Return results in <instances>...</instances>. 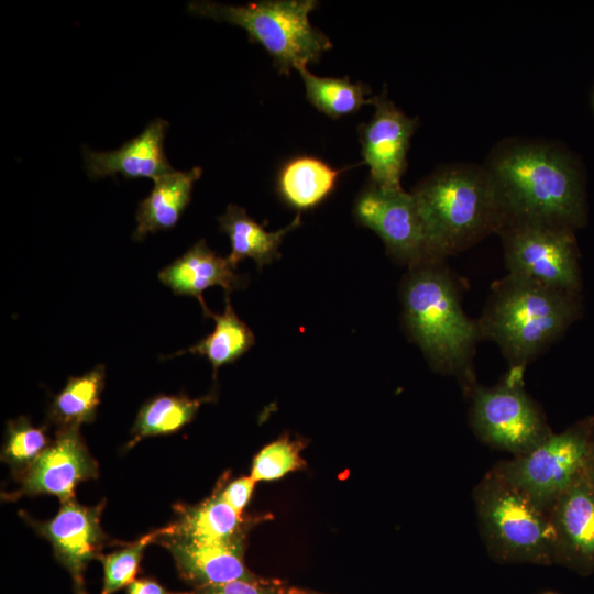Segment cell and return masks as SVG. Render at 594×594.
<instances>
[{
	"label": "cell",
	"mask_w": 594,
	"mask_h": 594,
	"mask_svg": "<svg viewBox=\"0 0 594 594\" xmlns=\"http://www.w3.org/2000/svg\"><path fill=\"white\" fill-rule=\"evenodd\" d=\"M483 167L501 200L505 226L539 222L574 230L583 223L581 173L571 155L560 147L508 141L493 151Z\"/></svg>",
	"instance_id": "1"
},
{
	"label": "cell",
	"mask_w": 594,
	"mask_h": 594,
	"mask_svg": "<svg viewBox=\"0 0 594 594\" xmlns=\"http://www.w3.org/2000/svg\"><path fill=\"white\" fill-rule=\"evenodd\" d=\"M402 302L406 329L430 365L454 376L468 397L477 384L473 356L482 336L477 320L462 308L459 285L444 260L409 268Z\"/></svg>",
	"instance_id": "2"
},
{
	"label": "cell",
	"mask_w": 594,
	"mask_h": 594,
	"mask_svg": "<svg viewBox=\"0 0 594 594\" xmlns=\"http://www.w3.org/2000/svg\"><path fill=\"white\" fill-rule=\"evenodd\" d=\"M578 308L576 294L507 274L492 286L477 323L509 369L525 371L563 334Z\"/></svg>",
	"instance_id": "3"
},
{
	"label": "cell",
	"mask_w": 594,
	"mask_h": 594,
	"mask_svg": "<svg viewBox=\"0 0 594 594\" xmlns=\"http://www.w3.org/2000/svg\"><path fill=\"white\" fill-rule=\"evenodd\" d=\"M411 193L437 260L462 252L488 234H498L506 223L494 184L483 166H447Z\"/></svg>",
	"instance_id": "4"
},
{
	"label": "cell",
	"mask_w": 594,
	"mask_h": 594,
	"mask_svg": "<svg viewBox=\"0 0 594 594\" xmlns=\"http://www.w3.org/2000/svg\"><path fill=\"white\" fill-rule=\"evenodd\" d=\"M483 544L501 564H553L549 513L537 506L494 465L473 490Z\"/></svg>",
	"instance_id": "5"
},
{
	"label": "cell",
	"mask_w": 594,
	"mask_h": 594,
	"mask_svg": "<svg viewBox=\"0 0 594 594\" xmlns=\"http://www.w3.org/2000/svg\"><path fill=\"white\" fill-rule=\"evenodd\" d=\"M317 6L315 0H265L244 6L191 1L188 11L243 28L251 42L271 54L279 73L288 75L292 68L317 62L332 47L329 37L309 22L308 15Z\"/></svg>",
	"instance_id": "6"
},
{
	"label": "cell",
	"mask_w": 594,
	"mask_h": 594,
	"mask_svg": "<svg viewBox=\"0 0 594 594\" xmlns=\"http://www.w3.org/2000/svg\"><path fill=\"white\" fill-rule=\"evenodd\" d=\"M524 372L508 369L501 382L488 387L476 384L468 396L474 435L513 457L534 450L553 433L543 410L524 388Z\"/></svg>",
	"instance_id": "7"
},
{
	"label": "cell",
	"mask_w": 594,
	"mask_h": 594,
	"mask_svg": "<svg viewBox=\"0 0 594 594\" xmlns=\"http://www.w3.org/2000/svg\"><path fill=\"white\" fill-rule=\"evenodd\" d=\"M593 416L552 433L534 450L494 466L537 506L550 512L556 501L584 471Z\"/></svg>",
	"instance_id": "8"
},
{
	"label": "cell",
	"mask_w": 594,
	"mask_h": 594,
	"mask_svg": "<svg viewBox=\"0 0 594 594\" xmlns=\"http://www.w3.org/2000/svg\"><path fill=\"white\" fill-rule=\"evenodd\" d=\"M498 234L509 275L578 293L581 278L573 230L539 222H513Z\"/></svg>",
	"instance_id": "9"
},
{
	"label": "cell",
	"mask_w": 594,
	"mask_h": 594,
	"mask_svg": "<svg viewBox=\"0 0 594 594\" xmlns=\"http://www.w3.org/2000/svg\"><path fill=\"white\" fill-rule=\"evenodd\" d=\"M354 211L359 222L374 230L384 241L387 252L409 268L438 261L413 193L371 184L360 194Z\"/></svg>",
	"instance_id": "10"
},
{
	"label": "cell",
	"mask_w": 594,
	"mask_h": 594,
	"mask_svg": "<svg viewBox=\"0 0 594 594\" xmlns=\"http://www.w3.org/2000/svg\"><path fill=\"white\" fill-rule=\"evenodd\" d=\"M105 502L97 506H84L76 499L62 503L55 517L46 521L29 519V524L54 550L58 562L68 571L75 594H87L85 571L92 559H99L107 536L100 517Z\"/></svg>",
	"instance_id": "11"
},
{
	"label": "cell",
	"mask_w": 594,
	"mask_h": 594,
	"mask_svg": "<svg viewBox=\"0 0 594 594\" xmlns=\"http://www.w3.org/2000/svg\"><path fill=\"white\" fill-rule=\"evenodd\" d=\"M97 476L98 464L85 446L79 427L59 428L55 440L20 475L21 487L12 498L46 494L64 503L75 499L79 483Z\"/></svg>",
	"instance_id": "12"
},
{
	"label": "cell",
	"mask_w": 594,
	"mask_h": 594,
	"mask_svg": "<svg viewBox=\"0 0 594 594\" xmlns=\"http://www.w3.org/2000/svg\"><path fill=\"white\" fill-rule=\"evenodd\" d=\"M553 564L594 574V487L583 471L549 512Z\"/></svg>",
	"instance_id": "13"
},
{
	"label": "cell",
	"mask_w": 594,
	"mask_h": 594,
	"mask_svg": "<svg viewBox=\"0 0 594 594\" xmlns=\"http://www.w3.org/2000/svg\"><path fill=\"white\" fill-rule=\"evenodd\" d=\"M375 112L360 125L364 163L370 167L371 184L381 188L400 189L410 139L418 125L407 117L386 94L373 98Z\"/></svg>",
	"instance_id": "14"
},
{
	"label": "cell",
	"mask_w": 594,
	"mask_h": 594,
	"mask_svg": "<svg viewBox=\"0 0 594 594\" xmlns=\"http://www.w3.org/2000/svg\"><path fill=\"white\" fill-rule=\"evenodd\" d=\"M168 128L166 120L156 118L117 150L97 152L85 146L82 152L87 175L94 180L116 175L155 180L174 170L164 150Z\"/></svg>",
	"instance_id": "15"
},
{
	"label": "cell",
	"mask_w": 594,
	"mask_h": 594,
	"mask_svg": "<svg viewBox=\"0 0 594 594\" xmlns=\"http://www.w3.org/2000/svg\"><path fill=\"white\" fill-rule=\"evenodd\" d=\"M170 552L180 576L196 588L254 575L244 563V539L227 543H195L158 538Z\"/></svg>",
	"instance_id": "16"
},
{
	"label": "cell",
	"mask_w": 594,
	"mask_h": 594,
	"mask_svg": "<svg viewBox=\"0 0 594 594\" xmlns=\"http://www.w3.org/2000/svg\"><path fill=\"white\" fill-rule=\"evenodd\" d=\"M158 278L176 295L196 297L206 316L211 311L202 298L205 289L221 286L226 295H229L243 285V277L234 272L228 260L217 255L204 240L195 243L185 254L164 267Z\"/></svg>",
	"instance_id": "17"
},
{
	"label": "cell",
	"mask_w": 594,
	"mask_h": 594,
	"mask_svg": "<svg viewBox=\"0 0 594 594\" xmlns=\"http://www.w3.org/2000/svg\"><path fill=\"white\" fill-rule=\"evenodd\" d=\"M177 518L161 529L158 538L195 543H227L244 539L245 521L216 491L194 506H178Z\"/></svg>",
	"instance_id": "18"
},
{
	"label": "cell",
	"mask_w": 594,
	"mask_h": 594,
	"mask_svg": "<svg viewBox=\"0 0 594 594\" xmlns=\"http://www.w3.org/2000/svg\"><path fill=\"white\" fill-rule=\"evenodd\" d=\"M199 166L189 170H172L154 180V186L139 204L133 232L135 241L147 234L174 228L191 199L195 183L200 178Z\"/></svg>",
	"instance_id": "19"
},
{
	"label": "cell",
	"mask_w": 594,
	"mask_h": 594,
	"mask_svg": "<svg viewBox=\"0 0 594 594\" xmlns=\"http://www.w3.org/2000/svg\"><path fill=\"white\" fill-rule=\"evenodd\" d=\"M220 229L228 234L231 242V252L227 260L235 268L238 263L245 257L255 261L261 270L265 264L279 257L278 248L286 233L300 223V215L287 227L267 232L255 222L244 208L229 205L226 212L218 218Z\"/></svg>",
	"instance_id": "20"
},
{
	"label": "cell",
	"mask_w": 594,
	"mask_h": 594,
	"mask_svg": "<svg viewBox=\"0 0 594 594\" xmlns=\"http://www.w3.org/2000/svg\"><path fill=\"white\" fill-rule=\"evenodd\" d=\"M341 172L315 157H297L280 170L278 190L290 206L309 209L331 193Z\"/></svg>",
	"instance_id": "21"
},
{
	"label": "cell",
	"mask_w": 594,
	"mask_h": 594,
	"mask_svg": "<svg viewBox=\"0 0 594 594\" xmlns=\"http://www.w3.org/2000/svg\"><path fill=\"white\" fill-rule=\"evenodd\" d=\"M209 317L216 321L212 333L189 349L176 352L170 358L185 353L206 356L211 363L216 376L220 366L234 362L254 344V334L237 316L231 306L229 295H226L223 312L221 315L211 312Z\"/></svg>",
	"instance_id": "22"
},
{
	"label": "cell",
	"mask_w": 594,
	"mask_h": 594,
	"mask_svg": "<svg viewBox=\"0 0 594 594\" xmlns=\"http://www.w3.org/2000/svg\"><path fill=\"white\" fill-rule=\"evenodd\" d=\"M105 376L103 365H98L81 376L70 377L52 403L50 420L59 428L80 427L94 421Z\"/></svg>",
	"instance_id": "23"
},
{
	"label": "cell",
	"mask_w": 594,
	"mask_h": 594,
	"mask_svg": "<svg viewBox=\"0 0 594 594\" xmlns=\"http://www.w3.org/2000/svg\"><path fill=\"white\" fill-rule=\"evenodd\" d=\"M209 400L208 397L191 399L184 395H160L140 409L132 428V447L143 438L170 435L189 424L198 411L200 405Z\"/></svg>",
	"instance_id": "24"
},
{
	"label": "cell",
	"mask_w": 594,
	"mask_h": 594,
	"mask_svg": "<svg viewBox=\"0 0 594 594\" xmlns=\"http://www.w3.org/2000/svg\"><path fill=\"white\" fill-rule=\"evenodd\" d=\"M305 82L307 99L321 112L332 118L358 111L363 105L373 103L367 86L344 78H324L311 74L306 66L297 69Z\"/></svg>",
	"instance_id": "25"
},
{
	"label": "cell",
	"mask_w": 594,
	"mask_h": 594,
	"mask_svg": "<svg viewBox=\"0 0 594 594\" xmlns=\"http://www.w3.org/2000/svg\"><path fill=\"white\" fill-rule=\"evenodd\" d=\"M50 444L43 428L34 427L25 417H19L7 425L1 459L15 474L21 475Z\"/></svg>",
	"instance_id": "26"
},
{
	"label": "cell",
	"mask_w": 594,
	"mask_h": 594,
	"mask_svg": "<svg viewBox=\"0 0 594 594\" xmlns=\"http://www.w3.org/2000/svg\"><path fill=\"white\" fill-rule=\"evenodd\" d=\"M160 535L161 529H157L120 550L101 554L99 560L103 568V584L100 594H113L135 581L145 548L157 541Z\"/></svg>",
	"instance_id": "27"
},
{
	"label": "cell",
	"mask_w": 594,
	"mask_h": 594,
	"mask_svg": "<svg viewBox=\"0 0 594 594\" xmlns=\"http://www.w3.org/2000/svg\"><path fill=\"white\" fill-rule=\"evenodd\" d=\"M300 444L289 438L278 439L264 447L254 458L251 476L255 482L274 481L300 469Z\"/></svg>",
	"instance_id": "28"
},
{
	"label": "cell",
	"mask_w": 594,
	"mask_h": 594,
	"mask_svg": "<svg viewBox=\"0 0 594 594\" xmlns=\"http://www.w3.org/2000/svg\"><path fill=\"white\" fill-rule=\"evenodd\" d=\"M288 587L279 582L261 578L242 579L224 584L196 588L195 594H287Z\"/></svg>",
	"instance_id": "29"
},
{
	"label": "cell",
	"mask_w": 594,
	"mask_h": 594,
	"mask_svg": "<svg viewBox=\"0 0 594 594\" xmlns=\"http://www.w3.org/2000/svg\"><path fill=\"white\" fill-rule=\"evenodd\" d=\"M255 483L252 476H244L230 482L219 491L223 501L238 514L242 515L252 496Z\"/></svg>",
	"instance_id": "30"
},
{
	"label": "cell",
	"mask_w": 594,
	"mask_h": 594,
	"mask_svg": "<svg viewBox=\"0 0 594 594\" xmlns=\"http://www.w3.org/2000/svg\"><path fill=\"white\" fill-rule=\"evenodd\" d=\"M128 594H195L168 591L153 579H138L127 588Z\"/></svg>",
	"instance_id": "31"
},
{
	"label": "cell",
	"mask_w": 594,
	"mask_h": 594,
	"mask_svg": "<svg viewBox=\"0 0 594 594\" xmlns=\"http://www.w3.org/2000/svg\"><path fill=\"white\" fill-rule=\"evenodd\" d=\"M584 471L588 481L594 487V416H593L590 446H588V452L585 460Z\"/></svg>",
	"instance_id": "32"
},
{
	"label": "cell",
	"mask_w": 594,
	"mask_h": 594,
	"mask_svg": "<svg viewBox=\"0 0 594 594\" xmlns=\"http://www.w3.org/2000/svg\"><path fill=\"white\" fill-rule=\"evenodd\" d=\"M287 594H324V593H319V592L297 588V587H288Z\"/></svg>",
	"instance_id": "33"
},
{
	"label": "cell",
	"mask_w": 594,
	"mask_h": 594,
	"mask_svg": "<svg viewBox=\"0 0 594 594\" xmlns=\"http://www.w3.org/2000/svg\"><path fill=\"white\" fill-rule=\"evenodd\" d=\"M593 106H594V95H593Z\"/></svg>",
	"instance_id": "34"
}]
</instances>
